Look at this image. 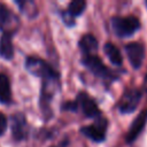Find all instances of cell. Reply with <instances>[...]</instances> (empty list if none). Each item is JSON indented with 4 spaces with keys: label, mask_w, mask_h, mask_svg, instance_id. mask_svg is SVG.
<instances>
[{
    "label": "cell",
    "mask_w": 147,
    "mask_h": 147,
    "mask_svg": "<svg viewBox=\"0 0 147 147\" xmlns=\"http://www.w3.org/2000/svg\"><path fill=\"white\" fill-rule=\"evenodd\" d=\"M25 68L32 75L42 78L44 82L55 80L59 78L57 72L47 62L36 56H28L25 59Z\"/></svg>",
    "instance_id": "1"
},
{
    "label": "cell",
    "mask_w": 147,
    "mask_h": 147,
    "mask_svg": "<svg viewBox=\"0 0 147 147\" xmlns=\"http://www.w3.org/2000/svg\"><path fill=\"white\" fill-rule=\"evenodd\" d=\"M111 25L114 32L118 37H129L132 36L140 28V22L133 16L127 17H114L111 20Z\"/></svg>",
    "instance_id": "2"
},
{
    "label": "cell",
    "mask_w": 147,
    "mask_h": 147,
    "mask_svg": "<svg viewBox=\"0 0 147 147\" xmlns=\"http://www.w3.org/2000/svg\"><path fill=\"white\" fill-rule=\"evenodd\" d=\"M82 63L88 68L95 76L98 77H102V78H107L110 76V71L109 69L103 64V62L101 61L100 57H98L96 55H85L82 60Z\"/></svg>",
    "instance_id": "3"
},
{
    "label": "cell",
    "mask_w": 147,
    "mask_h": 147,
    "mask_svg": "<svg viewBox=\"0 0 147 147\" xmlns=\"http://www.w3.org/2000/svg\"><path fill=\"white\" fill-rule=\"evenodd\" d=\"M106 125L107 122L106 119H98L94 124L92 125H87V126H83L80 129V132L83 134H85L87 138H90L93 141L100 142L105 140L106 137Z\"/></svg>",
    "instance_id": "4"
},
{
    "label": "cell",
    "mask_w": 147,
    "mask_h": 147,
    "mask_svg": "<svg viewBox=\"0 0 147 147\" xmlns=\"http://www.w3.org/2000/svg\"><path fill=\"white\" fill-rule=\"evenodd\" d=\"M125 52L130 64L134 69H139L145 57V47L140 42H130L125 46Z\"/></svg>",
    "instance_id": "5"
},
{
    "label": "cell",
    "mask_w": 147,
    "mask_h": 147,
    "mask_svg": "<svg viewBox=\"0 0 147 147\" xmlns=\"http://www.w3.org/2000/svg\"><path fill=\"white\" fill-rule=\"evenodd\" d=\"M77 102L80 106V108H82L83 113L85 114V116H87V117H96V116L100 115V110H99L96 103L85 92H80L77 95Z\"/></svg>",
    "instance_id": "6"
},
{
    "label": "cell",
    "mask_w": 147,
    "mask_h": 147,
    "mask_svg": "<svg viewBox=\"0 0 147 147\" xmlns=\"http://www.w3.org/2000/svg\"><path fill=\"white\" fill-rule=\"evenodd\" d=\"M140 98H141V93L138 90H132V91L126 92L124 94L123 99L121 100L119 110L122 113H131V111H133L137 108Z\"/></svg>",
    "instance_id": "7"
},
{
    "label": "cell",
    "mask_w": 147,
    "mask_h": 147,
    "mask_svg": "<svg viewBox=\"0 0 147 147\" xmlns=\"http://www.w3.org/2000/svg\"><path fill=\"white\" fill-rule=\"evenodd\" d=\"M11 133L16 140H22L26 137V122L22 114L11 116Z\"/></svg>",
    "instance_id": "8"
},
{
    "label": "cell",
    "mask_w": 147,
    "mask_h": 147,
    "mask_svg": "<svg viewBox=\"0 0 147 147\" xmlns=\"http://www.w3.org/2000/svg\"><path fill=\"white\" fill-rule=\"evenodd\" d=\"M147 123V110H145L144 113H141L132 123L127 134H126V142H132L137 139V137L140 134V132L142 131V129L145 127Z\"/></svg>",
    "instance_id": "9"
},
{
    "label": "cell",
    "mask_w": 147,
    "mask_h": 147,
    "mask_svg": "<svg viewBox=\"0 0 147 147\" xmlns=\"http://www.w3.org/2000/svg\"><path fill=\"white\" fill-rule=\"evenodd\" d=\"M0 56L6 60H10L14 56L13 40L9 32H3L0 38Z\"/></svg>",
    "instance_id": "10"
},
{
    "label": "cell",
    "mask_w": 147,
    "mask_h": 147,
    "mask_svg": "<svg viewBox=\"0 0 147 147\" xmlns=\"http://www.w3.org/2000/svg\"><path fill=\"white\" fill-rule=\"evenodd\" d=\"M78 46L85 55H92V53L98 49V40L93 34L87 33L80 38Z\"/></svg>",
    "instance_id": "11"
},
{
    "label": "cell",
    "mask_w": 147,
    "mask_h": 147,
    "mask_svg": "<svg viewBox=\"0 0 147 147\" xmlns=\"http://www.w3.org/2000/svg\"><path fill=\"white\" fill-rule=\"evenodd\" d=\"M11 100V90L8 77L0 74V103H8Z\"/></svg>",
    "instance_id": "12"
},
{
    "label": "cell",
    "mask_w": 147,
    "mask_h": 147,
    "mask_svg": "<svg viewBox=\"0 0 147 147\" xmlns=\"http://www.w3.org/2000/svg\"><path fill=\"white\" fill-rule=\"evenodd\" d=\"M103 51L106 53V55L108 56L109 61L115 64V65H121L122 62H123V57H122V54L119 52V49L111 42H107L103 46Z\"/></svg>",
    "instance_id": "13"
},
{
    "label": "cell",
    "mask_w": 147,
    "mask_h": 147,
    "mask_svg": "<svg viewBox=\"0 0 147 147\" xmlns=\"http://www.w3.org/2000/svg\"><path fill=\"white\" fill-rule=\"evenodd\" d=\"M85 7H86V2L84 0H72L70 3H69V7H68V11L70 15H72L74 17L75 16H79L84 10H85Z\"/></svg>",
    "instance_id": "14"
},
{
    "label": "cell",
    "mask_w": 147,
    "mask_h": 147,
    "mask_svg": "<svg viewBox=\"0 0 147 147\" xmlns=\"http://www.w3.org/2000/svg\"><path fill=\"white\" fill-rule=\"evenodd\" d=\"M9 16H10V13L8 8L3 3H0V29H2L8 23Z\"/></svg>",
    "instance_id": "15"
},
{
    "label": "cell",
    "mask_w": 147,
    "mask_h": 147,
    "mask_svg": "<svg viewBox=\"0 0 147 147\" xmlns=\"http://www.w3.org/2000/svg\"><path fill=\"white\" fill-rule=\"evenodd\" d=\"M78 102L77 101H67L65 103L62 105V109L63 110H70V111H77L78 109Z\"/></svg>",
    "instance_id": "16"
},
{
    "label": "cell",
    "mask_w": 147,
    "mask_h": 147,
    "mask_svg": "<svg viewBox=\"0 0 147 147\" xmlns=\"http://www.w3.org/2000/svg\"><path fill=\"white\" fill-rule=\"evenodd\" d=\"M6 130H7V117L2 113H0V136H2Z\"/></svg>",
    "instance_id": "17"
},
{
    "label": "cell",
    "mask_w": 147,
    "mask_h": 147,
    "mask_svg": "<svg viewBox=\"0 0 147 147\" xmlns=\"http://www.w3.org/2000/svg\"><path fill=\"white\" fill-rule=\"evenodd\" d=\"M63 21L65 22L67 25H72L75 24V20H74V16L69 14V11L67 10L65 13H63Z\"/></svg>",
    "instance_id": "18"
},
{
    "label": "cell",
    "mask_w": 147,
    "mask_h": 147,
    "mask_svg": "<svg viewBox=\"0 0 147 147\" xmlns=\"http://www.w3.org/2000/svg\"><path fill=\"white\" fill-rule=\"evenodd\" d=\"M146 84H147V77H146Z\"/></svg>",
    "instance_id": "19"
},
{
    "label": "cell",
    "mask_w": 147,
    "mask_h": 147,
    "mask_svg": "<svg viewBox=\"0 0 147 147\" xmlns=\"http://www.w3.org/2000/svg\"><path fill=\"white\" fill-rule=\"evenodd\" d=\"M52 147H55V146H52Z\"/></svg>",
    "instance_id": "20"
},
{
    "label": "cell",
    "mask_w": 147,
    "mask_h": 147,
    "mask_svg": "<svg viewBox=\"0 0 147 147\" xmlns=\"http://www.w3.org/2000/svg\"><path fill=\"white\" fill-rule=\"evenodd\" d=\"M146 5H147V2H146Z\"/></svg>",
    "instance_id": "21"
}]
</instances>
